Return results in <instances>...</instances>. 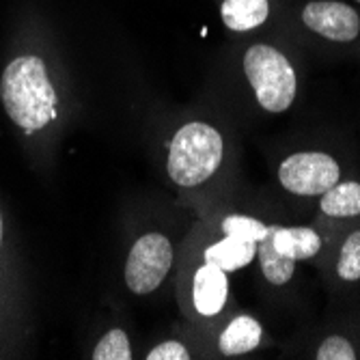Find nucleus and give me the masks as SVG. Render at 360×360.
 Masks as SVG:
<instances>
[{
    "label": "nucleus",
    "instance_id": "1",
    "mask_svg": "<svg viewBox=\"0 0 360 360\" xmlns=\"http://www.w3.org/2000/svg\"><path fill=\"white\" fill-rule=\"evenodd\" d=\"M0 102L11 123L26 136L46 132L58 117V93L48 63L37 54L11 58L0 76Z\"/></svg>",
    "mask_w": 360,
    "mask_h": 360
},
{
    "label": "nucleus",
    "instance_id": "2",
    "mask_svg": "<svg viewBox=\"0 0 360 360\" xmlns=\"http://www.w3.org/2000/svg\"><path fill=\"white\" fill-rule=\"evenodd\" d=\"M224 141L216 127L203 121H190L173 136L167 171L173 184L194 188L205 184L222 165Z\"/></svg>",
    "mask_w": 360,
    "mask_h": 360
},
{
    "label": "nucleus",
    "instance_id": "3",
    "mask_svg": "<svg viewBox=\"0 0 360 360\" xmlns=\"http://www.w3.org/2000/svg\"><path fill=\"white\" fill-rule=\"evenodd\" d=\"M244 74L259 106L268 112H285L296 100V72L287 56L268 44H255L244 54Z\"/></svg>",
    "mask_w": 360,
    "mask_h": 360
},
{
    "label": "nucleus",
    "instance_id": "4",
    "mask_svg": "<svg viewBox=\"0 0 360 360\" xmlns=\"http://www.w3.org/2000/svg\"><path fill=\"white\" fill-rule=\"evenodd\" d=\"M173 266V246L167 236L145 233L139 238L125 261V285L136 296H147L167 278Z\"/></svg>",
    "mask_w": 360,
    "mask_h": 360
},
{
    "label": "nucleus",
    "instance_id": "5",
    "mask_svg": "<svg viewBox=\"0 0 360 360\" xmlns=\"http://www.w3.org/2000/svg\"><path fill=\"white\" fill-rule=\"evenodd\" d=\"M341 177L337 160L321 151L293 153L278 167L281 186L298 196H317L333 188Z\"/></svg>",
    "mask_w": 360,
    "mask_h": 360
},
{
    "label": "nucleus",
    "instance_id": "6",
    "mask_svg": "<svg viewBox=\"0 0 360 360\" xmlns=\"http://www.w3.org/2000/svg\"><path fill=\"white\" fill-rule=\"evenodd\" d=\"M302 22L317 35L330 41L347 44L354 41L360 32L358 13L337 0H313L302 9Z\"/></svg>",
    "mask_w": 360,
    "mask_h": 360
},
{
    "label": "nucleus",
    "instance_id": "7",
    "mask_svg": "<svg viewBox=\"0 0 360 360\" xmlns=\"http://www.w3.org/2000/svg\"><path fill=\"white\" fill-rule=\"evenodd\" d=\"M226 296H229L226 272L205 261V266L196 270L194 283H192L194 309L205 317H214L224 309Z\"/></svg>",
    "mask_w": 360,
    "mask_h": 360
},
{
    "label": "nucleus",
    "instance_id": "8",
    "mask_svg": "<svg viewBox=\"0 0 360 360\" xmlns=\"http://www.w3.org/2000/svg\"><path fill=\"white\" fill-rule=\"evenodd\" d=\"M268 231L272 236L274 248L281 255L291 257L293 261L311 259L321 248V238L309 226H276L274 224V226H268Z\"/></svg>",
    "mask_w": 360,
    "mask_h": 360
},
{
    "label": "nucleus",
    "instance_id": "9",
    "mask_svg": "<svg viewBox=\"0 0 360 360\" xmlns=\"http://www.w3.org/2000/svg\"><path fill=\"white\" fill-rule=\"evenodd\" d=\"M257 255V242L242 240L236 236H226L224 240L207 246L205 261L207 264L218 266L224 272H236L248 266Z\"/></svg>",
    "mask_w": 360,
    "mask_h": 360
},
{
    "label": "nucleus",
    "instance_id": "10",
    "mask_svg": "<svg viewBox=\"0 0 360 360\" xmlns=\"http://www.w3.org/2000/svg\"><path fill=\"white\" fill-rule=\"evenodd\" d=\"M261 337H264L261 323L248 315H240L222 330L218 347L224 356H242L259 347Z\"/></svg>",
    "mask_w": 360,
    "mask_h": 360
},
{
    "label": "nucleus",
    "instance_id": "11",
    "mask_svg": "<svg viewBox=\"0 0 360 360\" xmlns=\"http://www.w3.org/2000/svg\"><path fill=\"white\" fill-rule=\"evenodd\" d=\"M270 15L268 0H224L220 5V18L231 30H252Z\"/></svg>",
    "mask_w": 360,
    "mask_h": 360
},
{
    "label": "nucleus",
    "instance_id": "12",
    "mask_svg": "<svg viewBox=\"0 0 360 360\" xmlns=\"http://www.w3.org/2000/svg\"><path fill=\"white\" fill-rule=\"evenodd\" d=\"M321 212L333 218H349L360 216V184L358 181H345L335 184L321 194Z\"/></svg>",
    "mask_w": 360,
    "mask_h": 360
},
{
    "label": "nucleus",
    "instance_id": "13",
    "mask_svg": "<svg viewBox=\"0 0 360 360\" xmlns=\"http://www.w3.org/2000/svg\"><path fill=\"white\" fill-rule=\"evenodd\" d=\"M257 255H259L261 272H264L268 283L278 287V285H285L293 278V272H296V261H293L291 257L281 255L274 248L270 231L266 233L264 240L257 242Z\"/></svg>",
    "mask_w": 360,
    "mask_h": 360
},
{
    "label": "nucleus",
    "instance_id": "14",
    "mask_svg": "<svg viewBox=\"0 0 360 360\" xmlns=\"http://www.w3.org/2000/svg\"><path fill=\"white\" fill-rule=\"evenodd\" d=\"M91 358L93 360H129L132 358V347H129V339L125 330L121 328L108 330L93 347Z\"/></svg>",
    "mask_w": 360,
    "mask_h": 360
},
{
    "label": "nucleus",
    "instance_id": "15",
    "mask_svg": "<svg viewBox=\"0 0 360 360\" xmlns=\"http://www.w3.org/2000/svg\"><path fill=\"white\" fill-rule=\"evenodd\" d=\"M222 231L226 236H236V238L250 240V242H261L268 233V226L264 222H259L257 218L233 214L222 220Z\"/></svg>",
    "mask_w": 360,
    "mask_h": 360
},
{
    "label": "nucleus",
    "instance_id": "16",
    "mask_svg": "<svg viewBox=\"0 0 360 360\" xmlns=\"http://www.w3.org/2000/svg\"><path fill=\"white\" fill-rule=\"evenodd\" d=\"M337 272L343 281H360V231H354L343 242Z\"/></svg>",
    "mask_w": 360,
    "mask_h": 360
},
{
    "label": "nucleus",
    "instance_id": "17",
    "mask_svg": "<svg viewBox=\"0 0 360 360\" xmlns=\"http://www.w3.org/2000/svg\"><path fill=\"white\" fill-rule=\"evenodd\" d=\"M317 360H354L356 352L343 337H328L317 347Z\"/></svg>",
    "mask_w": 360,
    "mask_h": 360
},
{
    "label": "nucleus",
    "instance_id": "18",
    "mask_svg": "<svg viewBox=\"0 0 360 360\" xmlns=\"http://www.w3.org/2000/svg\"><path fill=\"white\" fill-rule=\"evenodd\" d=\"M188 358L190 352L179 341H165L147 354V360H188Z\"/></svg>",
    "mask_w": 360,
    "mask_h": 360
},
{
    "label": "nucleus",
    "instance_id": "19",
    "mask_svg": "<svg viewBox=\"0 0 360 360\" xmlns=\"http://www.w3.org/2000/svg\"><path fill=\"white\" fill-rule=\"evenodd\" d=\"M356 3H360V0H356Z\"/></svg>",
    "mask_w": 360,
    "mask_h": 360
}]
</instances>
